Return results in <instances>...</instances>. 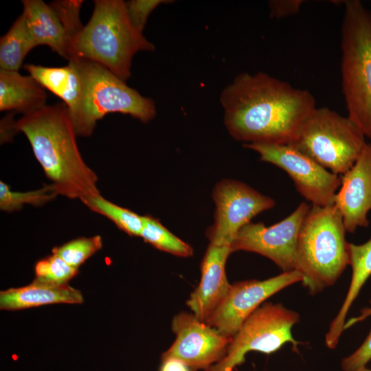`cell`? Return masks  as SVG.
<instances>
[{"label":"cell","instance_id":"cell-17","mask_svg":"<svg viewBox=\"0 0 371 371\" xmlns=\"http://www.w3.org/2000/svg\"><path fill=\"white\" fill-rule=\"evenodd\" d=\"M81 292L68 284H55L35 278L25 286L0 292V308L16 311L44 304L83 302Z\"/></svg>","mask_w":371,"mask_h":371},{"label":"cell","instance_id":"cell-32","mask_svg":"<svg viewBox=\"0 0 371 371\" xmlns=\"http://www.w3.org/2000/svg\"><path fill=\"white\" fill-rule=\"evenodd\" d=\"M371 304V300L370 302ZM369 316H371V307L368 308H363L360 311V315L357 317H352L350 319H348L346 322H345L344 326V330L346 329H348V328L351 327L354 324L360 322Z\"/></svg>","mask_w":371,"mask_h":371},{"label":"cell","instance_id":"cell-12","mask_svg":"<svg viewBox=\"0 0 371 371\" xmlns=\"http://www.w3.org/2000/svg\"><path fill=\"white\" fill-rule=\"evenodd\" d=\"M303 276L297 270L264 280H249L231 284L227 294L212 312L206 324L221 335L232 338L245 321L267 299L298 282Z\"/></svg>","mask_w":371,"mask_h":371},{"label":"cell","instance_id":"cell-9","mask_svg":"<svg viewBox=\"0 0 371 371\" xmlns=\"http://www.w3.org/2000/svg\"><path fill=\"white\" fill-rule=\"evenodd\" d=\"M243 146L256 152L261 161L285 171L297 191L312 205L328 206L335 203L341 176L330 172L288 144H247Z\"/></svg>","mask_w":371,"mask_h":371},{"label":"cell","instance_id":"cell-16","mask_svg":"<svg viewBox=\"0 0 371 371\" xmlns=\"http://www.w3.org/2000/svg\"><path fill=\"white\" fill-rule=\"evenodd\" d=\"M30 33L36 47L45 45L68 61L71 58V38L58 14L42 0L21 1Z\"/></svg>","mask_w":371,"mask_h":371},{"label":"cell","instance_id":"cell-20","mask_svg":"<svg viewBox=\"0 0 371 371\" xmlns=\"http://www.w3.org/2000/svg\"><path fill=\"white\" fill-rule=\"evenodd\" d=\"M348 251L352 277L345 300L337 315L331 322L326 335L325 343L330 349L337 346L344 331L348 311L357 297L361 289L371 276V238L361 245L349 243Z\"/></svg>","mask_w":371,"mask_h":371},{"label":"cell","instance_id":"cell-30","mask_svg":"<svg viewBox=\"0 0 371 371\" xmlns=\"http://www.w3.org/2000/svg\"><path fill=\"white\" fill-rule=\"evenodd\" d=\"M14 113L10 112L7 114L1 121V141L8 142L12 139L14 134L18 131L16 127V121H14Z\"/></svg>","mask_w":371,"mask_h":371},{"label":"cell","instance_id":"cell-24","mask_svg":"<svg viewBox=\"0 0 371 371\" xmlns=\"http://www.w3.org/2000/svg\"><path fill=\"white\" fill-rule=\"evenodd\" d=\"M58 194L52 183L27 192H16L9 185L0 181V209L8 213L21 210L23 205L39 207L53 201Z\"/></svg>","mask_w":371,"mask_h":371},{"label":"cell","instance_id":"cell-5","mask_svg":"<svg viewBox=\"0 0 371 371\" xmlns=\"http://www.w3.org/2000/svg\"><path fill=\"white\" fill-rule=\"evenodd\" d=\"M341 27V78L348 117L371 139V10L347 0Z\"/></svg>","mask_w":371,"mask_h":371},{"label":"cell","instance_id":"cell-4","mask_svg":"<svg viewBox=\"0 0 371 371\" xmlns=\"http://www.w3.org/2000/svg\"><path fill=\"white\" fill-rule=\"evenodd\" d=\"M346 233L342 215L335 203L311 207L296 245V269L311 295L335 284L349 265Z\"/></svg>","mask_w":371,"mask_h":371},{"label":"cell","instance_id":"cell-27","mask_svg":"<svg viewBox=\"0 0 371 371\" xmlns=\"http://www.w3.org/2000/svg\"><path fill=\"white\" fill-rule=\"evenodd\" d=\"M168 0H131L125 1L126 10L131 25L142 33L150 14L160 4Z\"/></svg>","mask_w":371,"mask_h":371},{"label":"cell","instance_id":"cell-13","mask_svg":"<svg viewBox=\"0 0 371 371\" xmlns=\"http://www.w3.org/2000/svg\"><path fill=\"white\" fill-rule=\"evenodd\" d=\"M176 339L161 355V360L175 359L192 371H209L225 355L232 338L198 319L194 314L181 312L172 322Z\"/></svg>","mask_w":371,"mask_h":371},{"label":"cell","instance_id":"cell-6","mask_svg":"<svg viewBox=\"0 0 371 371\" xmlns=\"http://www.w3.org/2000/svg\"><path fill=\"white\" fill-rule=\"evenodd\" d=\"M70 60L77 66L83 84L82 109L74 127L77 136L91 135L97 122L105 115H129L143 123L156 115L154 101L128 87L103 65L80 57Z\"/></svg>","mask_w":371,"mask_h":371},{"label":"cell","instance_id":"cell-11","mask_svg":"<svg viewBox=\"0 0 371 371\" xmlns=\"http://www.w3.org/2000/svg\"><path fill=\"white\" fill-rule=\"evenodd\" d=\"M311 207L302 202L290 215L269 227L262 223H247L232 242V252L242 250L257 253L271 260L283 272L297 270V237Z\"/></svg>","mask_w":371,"mask_h":371},{"label":"cell","instance_id":"cell-26","mask_svg":"<svg viewBox=\"0 0 371 371\" xmlns=\"http://www.w3.org/2000/svg\"><path fill=\"white\" fill-rule=\"evenodd\" d=\"M36 278L55 284H67L78 273L60 257L52 254L38 260L34 267Z\"/></svg>","mask_w":371,"mask_h":371},{"label":"cell","instance_id":"cell-19","mask_svg":"<svg viewBox=\"0 0 371 371\" xmlns=\"http://www.w3.org/2000/svg\"><path fill=\"white\" fill-rule=\"evenodd\" d=\"M45 88L32 76L0 69V110L27 115L44 106Z\"/></svg>","mask_w":371,"mask_h":371},{"label":"cell","instance_id":"cell-7","mask_svg":"<svg viewBox=\"0 0 371 371\" xmlns=\"http://www.w3.org/2000/svg\"><path fill=\"white\" fill-rule=\"evenodd\" d=\"M348 116L328 107H316L288 145L330 172L342 176L361 154L367 142Z\"/></svg>","mask_w":371,"mask_h":371},{"label":"cell","instance_id":"cell-2","mask_svg":"<svg viewBox=\"0 0 371 371\" xmlns=\"http://www.w3.org/2000/svg\"><path fill=\"white\" fill-rule=\"evenodd\" d=\"M33 153L59 195L80 201L100 194L98 177L82 159L65 102L45 105L16 121Z\"/></svg>","mask_w":371,"mask_h":371},{"label":"cell","instance_id":"cell-21","mask_svg":"<svg viewBox=\"0 0 371 371\" xmlns=\"http://www.w3.org/2000/svg\"><path fill=\"white\" fill-rule=\"evenodd\" d=\"M36 47L26 20L21 14L5 34L0 39V67L9 71H17L34 47Z\"/></svg>","mask_w":371,"mask_h":371},{"label":"cell","instance_id":"cell-3","mask_svg":"<svg viewBox=\"0 0 371 371\" xmlns=\"http://www.w3.org/2000/svg\"><path fill=\"white\" fill-rule=\"evenodd\" d=\"M93 3L90 20L72 45L70 60L80 57L96 62L126 82L131 75L134 55L140 51L153 52L155 46L131 25L125 1Z\"/></svg>","mask_w":371,"mask_h":371},{"label":"cell","instance_id":"cell-28","mask_svg":"<svg viewBox=\"0 0 371 371\" xmlns=\"http://www.w3.org/2000/svg\"><path fill=\"white\" fill-rule=\"evenodd\" d=\"M371 360V328L360 347L352 354L342 359L341 366L344 371H356Z\"/></svg>","mask_w":371,"mask_h":371},{"label":"cell","instance_id":"cell-23","mask_svg":"<svg viewBox=\"0 0 371 371\" xmlns=\"http://www.w3.org/2000/svg\"><path fill=\"white\" fill-rule=\"evenodd\" d=\"M140 237L155 248L173 255L181 257L193 255V249L190 245L171 233L154 217L143 216Z\"/></svg>","mask_w":371,"mask_h":371},{"label":"cell","instance_id":"cell-15","mask_svg":"<svg viewBox=\"0 0 371 371\" xmlns=\"http://www.w3.org/2000/svg\"><path fill=\"white\" fill-rule=\"evenodd\" d=\"M231 253L229 245L212 244L205 251L201 266L200 282L186 302L194 316L203 322H206L230 288L225 264Z\"/></svg>","mask_w":371,"mask_h":371},{"label":"cell","instance_id":"cell-8","mask_svg":"<svg viewBox=\"0 0 371 371\" xmlns=\"http://www.w3.org/2000/svg\"><path fill=\"white\" fill-rule=\"evenodd\" d=\"M300 321V315L281 304L265 303L243 322L232 338L227 352L209 371H233L245 361L250 351L270 354L284 344L291 343L296 350L300 342L294 339L291 330Z\"/></svg>","mask_w":371,"mask_h":371},{"label":"cell","instance_id":"cell-14","mask_svg":"<svg viewBox=\"0 0 371 371\" xmlns=\"http://www.w3.org/2000/svg\"><path fill=\"white\" fill-rule=\"evenodd\" d=\"M346 232L353 233L359 227L370 225L371 210V143H367L361 154L341 176V183L335 199Z\"/></svg>","mask_w":371,"mask_h":371},{"label":"cell","instance_id":"cell-22","mask_svg":"<svg viewBox=\"0 0 371 371\" xmlns=\"http://www.w3.org/2000/svg\"><path fill=\"white\" fill-rule=\"evenodd\" d=\"M80 201L91 211L111 220L127 234L140 236L143 228V216L108 201L100 194Z\"/></svg>","mask_w":371,"mask_h":371},{"label":"cell","instance_id":"cell-25","mask_svg":"<svg viewBox=\"0 0 371 371\" xmlns=\"http://www.w3.org/2000/svg\"><path fill=\"white\" fill-rule=\"evenodd\" d=\"M102 247L100 235L80 237L52 249V254L60 257L70 266L78 269L89 258Z\"/></svg>","mask_w":371,"mask_h":371},{"label":"cell","instance_id":"cell-29","mask_svg":"<svg viewBox=\"0 0 371 371\" xmlns=\"http://www.w3.org/2000/svg\"><path fill=\"white\" fill-rule=\"evenodd\" d=\"M304 1L273 0L269 2L271 17L280 19L297 14Z\"/></svg>","mask_w":371,"mask_h":371},{"label":"cell","instance_id":"cell-31","mask_svg":"<svg viewBox=\"0 0 371 371\" xmlns=\"http://www.w3.org/2000/svg\"><path fill=\"white\" fill-rule=\"evenodd\" d=\"M183 362L175 359L162 360L159 371H190Z\"/></svg>","mask_w":371,"mask_h":371},{"label":"cell","instance_id":"cell-33","mask_svg":"<svg viewBox=\"0 0 371 371\" xmlns=\"http://www.w3.org/2000/svg\"><path fill=\"white\" fill-rule=\"evenodd\" d=\"M356 371H371V369H368L366 367H363L358 370Z\"/></svg>","mask_w":371,"mask_h":371},{"label":"cell","instance_id":"cell-10","mask_svg":"<svg viewBox=\"0 0 371 371\" xmlns=\"http://www.w3.org/2000/svg\"><path fill=\"white\" fill-rule=\"evenodd\" d=\"M214 221L206 231L210 243L231 245L238 232L256 215L275 206V201L234 179H223L214 187Z\"/></svg>","mask_w":371,"mask_h":371},{"label":"cell","instance_id":"cell-18","mask_svg":"<svg viewBox=\"0 0 371 371\" xmlns=\"http://www.w3.org/2000/svg\"><path fill=\"white\" fill-rule=\"evenodd\" d=\"M64 67H44L25 64L24 69L45 89L62 99L67 106L73 125L82 109L83 84L80 71L72 60Z\"/></svg>","mask_w":371,"mask_h":371},{"label":"cell","instance_id":"cell-1","mask_svg":"<svg viewBox=\"0 0 371 371\" xmlns=\"http://www.w3.org/2000/svg\"><path fill=\"white\" fill-rule=\"evenodd\" d=\"M220 102L229 134L243 144H289L317 107L308 90L264 72L237 75Z\"/></svg>","mask_w":371,"mask_h":371}]
</instances>
